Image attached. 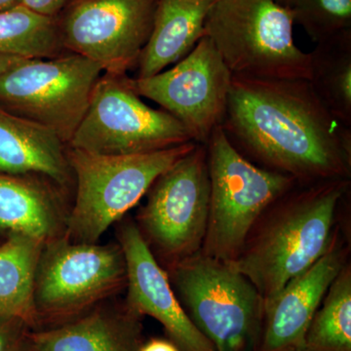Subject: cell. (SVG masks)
I'll return each instance as SVG.
<instances>
[{
	"label": "cell",
	"mask_w": 351,
	"mask_h": 351,
	"mask_svg": "<svg viewBox=\"0 0 351 351\" xmlns=\"http://www.w3.org/2000/svg\"><path fill=\"white\" fill-rule=\"evenodd\" d=\"M288 351H306L304 350V348H302V350H288Z\"/></svg>",
	"instance_id": "f546056e"
},
{
	"label": "cell",
	"mask_w": 351,
	"mask_h": 351,
	"mask_svg": "<svg viewBox=\"0 0 351 351\" xmlns=\"http://www.w3.org/2000/svg\"><path fill=\"white\" fill-rule=\"evenodd\" d=\"M166 271L184 313L215 351H258L265 300L232 263L200 251Z\"/></svg>",
	"instance_id": "5b68a950"
},
{
	"label": "cell",
	"mask_w": 351,
	"mask_h": 351,
	"mask_svg": "<svg viewBox=\"0 0 351 351\" xmlns=\"http://www.w3.org/2000/svg\"><path fill=\"white\" fill-rule=\"evenodd\" d=\"M27 351H32V346H29V350H27Z\"/></svg>",
	"instance_id": "4dcf8cb0"
},
{
	"label": "cell",
	"mask_w": 351,
	"mask_h": 351,
	"mask_svg": "<svg viewBox=\"0 0 351 351\" xmlns=\"http://www.w3.org/2000/svg\"><path fill=\"white\" fill-rule=\"evenodd\" d=\"M288 8L316 43L351 27V0H291Z\"/></svg>",
	"instance_id": "603a6c76"
},
{
	"label": "cell",
	"mask_w": 351,
	"mask_h": 351,
	"mask_svg": "<svg viewBox=\"0 0 351 351\" xmlns=\"http://www.w3.org/2000/svg\"><path fill=\"white\" fill-rule=\"evenodd\" d=\"M189 142L193 141L186 127L165 110L145 104L127 75L105 73L68 147L103 156H126Z\"/></svg>",
	"instance_id": "9c48e42d"
},
{
	"label": "cell",
	"mask_w": 351,
	"mask_h": 351,
	"mask_svg": "<svg viewBox=\"0 0 351 351\" xmlns=\"http://www.w3.org/2000/svg\"><path fill=\"white\" fill-rule=\"evenodd\" d=\"M311 56V82L321 103L351 128V29L317 43Z\"/></svg>",
	"instance_id": "ffe728a7"
},
{
	"label": "cell",
	"mask_w": 351,
	"mask_h": 351,
	"mask_svg": "<svg viewBox=\"0 0 351 351\" xmlns=\"http://www.w3.org/2000/svg\"><path fill=\"white\" fill-rule=\"evenodd\" d=\"M32 328L19 318L0 315V351H27Z\"/></svg>",
	"instance_id": "cb8c5ba5"
},
{
	"label": "cell",
	"mask_w": 351,
	"mask_h": 351,
	"mask_svg": "<svg viewBox=\"0 0 351 351\" xmlns=\"http://www.w3.org/2000/svg\"><path fill=\"white\" fill-rule=\"evenodd\" d=\"M117 243H82L66 235L44 244L34 279L36 329L56 326L112 300L126 287Z\"/></svg>",
	"instance_id": "52a82bcc"
},
{
	"label": "cell",
	"mask_w": 351,
	"mask_h": 351,
	"mask_svg": "<svg viewBox=\"0 0 351 351\" xmlns=\"http://www.w3.org/2000/svg\"><path fill=\"white\" fill-rule=\"evenodd\" d=\"M295 21L276 0H216L205 23L232 75L311 80V56L294 40Z\"/></svg>",
	"instance_id": "3957f363"
},
{
	"label": "cell",
	"mask_w": 351,
	"mask_h": 351,
	"mask_svg": "<svg viewBox=\"0 0 351 351\" xmlns=\"http://www.w3.org/2000/svg\"><path fill=\"white\" fill-rule=\"evenodd\" d=\"M350 191V179L295 184L258 219L232 267L263 300L274 297L329 250Z\"/></svg>",
	"instance_id": "7a4b0ae2"
},
{
	"label": "cell",
	"mask_w": 351,
	"mask_h": 351,
	"mask_svg": "<svg viewBox=\"0 0 351 351\" xmlns=\"http://www.w3.org/2000/svg\"><path fill=\"white\" fill-rule=\"evenodd\" d=\"M43 246L24 235H8L0 244V315L19 318L32 330L36 327L34 279Z\"/></svg>",
	"instance_id": "d6986e66"
},
{
	"label": "cell",
	"mask_w": 351,
	"mask_h": 351,
	"mask_svg": "<svg viewBox=\"0 0 351 351\" xmlns=\"http://www.w3.org/2000/svg\"><path fill=\"white\" fill-rule=\"evenodd\" d=\"M63 189L36 175L0 173V230L43 244L66 234Z\"/></svg>",
	"instance_id": "2e32d148"
},
{
	"label": "cell",
	"mask_w": 351,
	"mask_h": 351,
	"mask_svg": "<svg viewBox=\"0 0 351 351\" xmlns=\"http://www.w3.org/2000/svg\"><path fill=\"white\" fill-rule=\"evenodd\" d=\"M196 144L126 156H103L68 147L75 197L64 235L75 242L98 243L110 226L140 202L156 178Z\"/></svg>",
	"instance_id": "277c9868"
},
{
	"label": "cell",
	"mask_w": 351,
	"mask_h": 351,
	"mask_svg": "<svg viewBox=\"0 0 351 351\" xmlns=\"http://www.w3.org/2000/svg\"><path fill=\"white\" fill-rule=\"evenodd\" d=\"M19 4H21V0H0V11L13 8Z\"/></svg>",
	"instance_id": "83f0119b"
},
{
	"label": "cell",
	"mask_w": 351,
	"mask_h": 351,
	"mask_svg": "<svg viewBox=\"0 0 351 351\" xmlns=\"http://www.w3.org/2000/svg\"><path fill=\"white\" fill-rule=\"evenodd\" d=\"M73 0H21V4L34 12L56 18Z\"/></svg>",
	"instance_id": "d4e9b609"
},
{
	"label": "cell",
	"mask_w": 351,
	"mask_h": 351,
	"mask_svg": "<svg viewBox=\"0 0 351 351\" xmlns=\"http://www.w3.org/2000/svg\"><path fill=\"white\" fill-rule=\"evenodd\" d=\"M276 2H278L279 4H281V5L287 7L289 6V4H290L291 0H276Z\"/></svg>",
	"instance_id": "f1b7e54d"
},
{
	"label": "cell",
	"mask_w": 351,
	"mask_h": 351,
	"mask_svg": "<svg viewBox=\"0 0 351 351\" xmlns=\"http://www.w3.org/2000/svg\"><path fill=\"white\" fill-rule=\"evenodd\" d=\"M66 149L54 131L0 107V173L40 176L66 191L75 184Z\"/></svg>",
	"instance_id": "e0dca14e"
},
{
	"label": "cell",
	"mask_w": 351,
	"mask_h": 351,
	"mask_svg": "<svg viewBox=\"0 0 351 351\" xmlns=\"http://www.w3.org/2000/svg\"><path fill=\"white\" fill-rule=\"evenodd\" d=\"M306 351H351V267L346 263L335 278L311 321Z\"/></svg>",
	"instance_id": "7402d4cb"
},
{
	"label": "cell",
	"mask_w": 351,
	"mask_h": 351,
	"mask_svg": "<svg viewBox=\"0 0 351 351\" xmlns=\"http://www.w3.org/2000/svg\"><path fill=\"white\" fill-rule=\"evenodd\" d=\"M156 1L73 0L56 17L64 49L126 75L151 36Z\"/></svg>",
	"instance_id": "8fae6325"
},
{
	"label": "cell",
	"mask_w": 351,
	"mask_h": 351,
	"mask_svg": "<svg viewBox=\"0 0 351 351\" xmlns=\"http://www.w3.org/2000/svg\"><path fill=\"white\" fill-rule=\"evenodd\" d=\"M210 209L201 253L226 263L239 257L258 219L298 184L245 158L218 127L206 144Z\"/></svg>",
	"instance_id": "8992f818"
},
{
	"label": "cell",
	"mask_w": 351,
	"mask_h": 351,
	"mask_svg": "<svg viewBox=\"0 0 351 351\" xmlns=\"http://www.w3.org/2000/svg\"><path fill=\"white\" fill-rule=\"evenodd\" d=\"M119 223L117 242L126 262V306L143 317L158 321L180 350L215 351L184 313L167 271L152 255L135 221L124 217Z\"/></svg>",
	"instance_id": "4fadbf2b"
},
{
	"label": "cell",
	"mask_w": 351,
	"mask_h": 351,
	"mask_svg": "<svg viewBox=\"0 0 351 351\" xmlns=\"http://www.w3.org/2000/svg\"><path fill=\"white\" fill-rule=\"evenodd\" d=\"M215 2L157 0L151 36L138 58L136 78L157 75L186 57L205 36V23Z\"/></svg>",
	"instance_id": "ac0fdd59"
},
{
	"label": "cell",
	"mask_w": 351,
	"mask_h": 351,
	"mask_svg": "<svg viewBox=\"0 0 351 351\" xmlns=\"http://www.w3.org/2000/svg\"><path fill=\"white\" fill-rule=\"evenodd\" d=\"M221 128L245 158L298 184L350 179L351 128L308 80L232 75Z\"/></svg>",
	"instance_id": "6da1fadb"
},
{
	"label": "cell",
	"mask_w": 351,
	"mask_h": 351,
	"mask_svg": "<svg viewBox=\"0 0 351 351\" xmlns=\"http://www.w3.org/2000/svg\"><path fill=\"white\" fill-rule=\"evenodd\" d=\"M103 71L73 53L25 60L0 77V107L47 127L68 145Z\"/></svg>",
	"instance_id": "30bf717a"
},
{
	"label": "cell",
	"mask_w": 351,
	"mask_h": 351,
	"mask_svg": "<svg viewBox=\"0 0 351 351\" xmlns=\"http://www.w3.org/2000/svg\"><path fill=\"white\" fill-rule=\"evenodd\" d=\"M143 316L108 300L56 326L32 330V351H138Z\"/></svg>",
	"instance_id": "9a60e30c"
},
{
	"label": "cell",
	"mask_w": 351,
	"mask_h": 351,
	"mask_svg": "<svg viewBox=\"0 0 351 351\" xmlns=\"http://www.w3.org/2000/svg\"><path fill=\"white\" fill-rule=\"evenodd\" d=\"M341 232L329 250L263 302L262 334L258 351L304 348V336L328 289L348 263Z\"/></svg>",
	"instance_id": "5bb4252c"
},
{
	"label": "cell",
	"mask_w": 351,
	"mask_h": 351,
	"mask_svg": "<svg viewBox=\"0 0 351 351\" xmlns=\"http://www.w3.org/2000/svg\"><path fill=\"white\" fill-rule=\"evenodd\" d=\"M232 80L211 39L204 36L172 69L131 82L138 96L158 104L186 127L193 142L205 145L225 119Z\"/></svg>",
	"instance_id": "7c38bea8"
},
{
	"label": "cell",
	"mask_w": 351,
	"mask_h": 351,
	"mask_svg": "<svg viewBox=\"0 0 351 351\" xmlns=\"http://www.w3.org/2000/svg\"><path fill=\"white\" fill-rule=\"evenodd\" d=\"M138 351H181L169 339H152L145 341Z\"/></svg>",
	"instance_id": "484cf974"
},
{
	"label": "cell",
	"mask_w": 351,
	"mask_h": 351,
	"mask_svg": "<svg viewBox=\"0 0 351 351\" xmlns=\"http://www.w3.org/2000/svg\"><path fill=\"white\" fill-rule=\"evenodd\" d=\"M0 53L52 59L66 54L56 18L41 15L22 4L0 11Z\"/></svg>",
	"instance_id": "44dd1931"
},
{
	"label": "cell",
	"mask_w": 351,
	"mask_h": 351,
	"mask_svg": "<svg viewBox=\"0 0 351 351\" xmlns=\"http://www.w3.org/2000/svg\"><path fill=\"white\" fill-rule=\"evenodd\" d=\"M25 60H27V58L0 53V77L5 75L7 71L15 68L18 64H22Z\"/></svg>",
	"instance_id": "4316f807"
},
{
	"label": "cell",
	"mask_w": 351,
	"mask_h": 351,
	"mask_svg": "<svg viewBox=\"0 0 351 351\" xmlns=\"http://www.w3.org/2000/svg\"><path fill=\"white\" fill-rule=\"evenodd\" d=\"M206 145L196 144L156 178L135 223L164 269L201 251L210 209Z\"/></svg>",
	"instance_id": "ba28073f"
}]
</instances>
